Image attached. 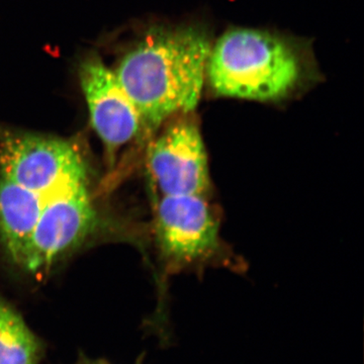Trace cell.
I'll list each match as a JSON object with an SVG mask.
<instances>
[{
	"mask_svg": "<svg viewBox=\"0 0 364 364\" xmlns=\"http://www.w3.org/2000/svg\"><path fill=\"white\" fill-rule=\"evenodd\" d=\"M45 349L21 314L0 299V364H40Z\"/></svg>",
	"mask_w": 364,
	"mask_h": 364,
	"instance_id": "9c48e42d",
	"label": "cell"
},
{
	"mask_svg": "<svg viewBox=\"0 0 364 364\" xmlns=\"http://www.w3.org/2000/svg\"><path fill=\"white\" fill-rule=\"evenodd\" d=\"M0 176L45 198L87 182L73 143L9 128H0Z\"/></svg>",
	"mask_w": 364,
	"mask_h": 364,
	"instance_id": "3957f363",
	"label": "cell"
},
{
	"mask_svg": "<svg viewBox=\"0 0 364 364\" xmlns=\"http://www.w3.org/2000/svg\"><path fill=\"white\" fill-rule=\"evenodd\" d=\"M155 235L163 257L177 269L210 259L221 247L219 219L205 196H163Z\"/></svg>",
	"mask_w": 364,
	"mask_h": 364,
	"instance_id": "5b68a950",
	"label": "cell"
},
{
	"mask_svg": "<svg viewBox=\"0 0 364 364\" xmlns=\"http://www.w3.org/2000/svg\"><path fill=\"white\" fill-rule=\"evenodd\" d=\"M144 359H145V356H144V353L141 354L138 358H136L135 364H144ZM74 364H112L109 363V361L105 360V359H92L87 358V356L85 355V354L81 353L79 355L77 361H76Z\"/></svg>",
	"mask_w": 364,
	"mask_h": 364,
	"instance_id": "30bf717a",
	"label": "cell"
},
{
	"mask_svg": "<svg viewBox=\"0 0 364 364\" xmlns=\"http://www.w3.org/2000/svg\"><path fill=\"white\" fill-rule=\"evenodd\" d=\"M97 225L87 182L46 198L21 267L31 272L50 267L81 243Z\"/></svg>",
	"mask_w": 364,
	"mask_h": 364,
	"instance_id": "8992f818",
	"label": "cell"
},
{
	"mask_svg": "<svg viewBox=\"0 0 364 364\" xmlns=\"http://www.w3.org/2000/svg\"><path fill=\"white\" fill-rule=\"evenodd\" d=\"M46 198L0 176V242L21 267Z\"/></svg>",
	"mask_w": 364,
	"mask_h": 364,
	"instance_id": "ba28073f",
	"label": "cell"
},
{
	"mask_svg": "<svg viewBox=\"0 0 364 364\" xmlns=\"http://www.w3.org/2000/svg\"><path fill=\"white\" fill-rule=\"evenodd\" d=\"M78 74L91 126L107 153L114 155L143 130L138 112L114 70L105 65L98 55L83 59Z\"/></svg>",
	"mask_w": 364,
	"mask_h": 364,
	"instance_id": "52a82bcc",
	"label": "cell"
},
{
	"mask_svg": "<svg viewBox=\"0 0 364 364\" xmlns=\"http://www.w3.org/2000/svg\"><path fill=\"white\" fill-rule=\"evenodd\" d=\"M210 49L202 28L155 26L124 53L114 72L143 130L156 131L171 117L196 109Z\"/></svg>",
	"mask_w": 364,
	"mask_h": 364,
	"instance_id": "6da1fadb",
	"label": "cell"
},
{
	"mask_svg": "<svg viewBox=\"0 0 364 364\" xmlns=\"http://www.w3.org/2000/svg\"><path fill=\"white\" fill-rule=\"evenodd\" d=\"M306 70L305 55L293 41L263 31L234 28L210 49L205 73L220 97L269 102L298 90Z\"/></svg>",
	"mask_w": 364,
	"mask_h": 364,
	"instance_id": "7a4b0ae2",
	"label": "cell"
},
{
	"mask_svg": "<svg viewBox=\"0 0 364 364\" xmlns=\"http://www.w3.org/2000/svg\"><path fill=\"white\" fill-rule=\"evenodd\" d=\"M181 114L168 122L151 143L148 166L163 196H200L210 189L208 153L198 124Z\"/></svg>",
	"mask_w": 364,
	"mask_h": 364,
	"instance_id": "277c9868",
	"label": "cell"
}]
</instances>
